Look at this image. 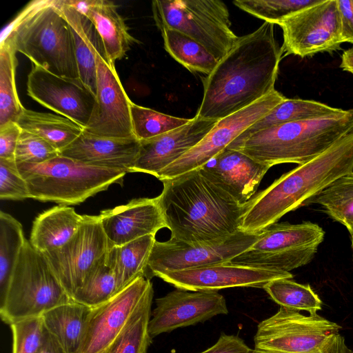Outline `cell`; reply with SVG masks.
<instances>
[{"label":"cell","instance_id":"cell-22","mask_svg":"<svg viewBox=\"0 0 353 353\" xmlns=\"http://www.w3.org/2000/svg\"><path fill=\"white\" fill-rule=\"evenodd\" d=\"M270 168L241 151L226 148L201 170L212 181L244 205L255 194Z\"/></svg>","mask_w":353,"mask_h":353},{"label":"cell","instance_id":"cell-48","mask_svg":"<svg viewBox=\"0 0 353 353\" xmlns=\"http://www.w3.org/2000/svg\"><path fill=\"white\" fill-rule=\"evenodd\" d=\"M351 242H352V250H353V235L351 236Z\"/></svg>","mask_w":353,"mask_h":353},{"label":"cell","instance_id":"cell-5","mask_svg":"<svg viewBox=\"0 0 353 353\" xmlns=\"http://www.w3.org/2000/svg\"><path fill=\"white\" fill-rule=\"evenodd\" d=\"M0 43L51 73L79 77L72 34L54 0L28 3L3 28Z\"/></svg>","mask_w":353,"mask_h":353},{"label":"cell","instance_id":"cell-21","mask_svg":"<svg viewBox=\"0 0 353 353\" xmlns=\"http://www.w3.org/2000/svg\"><path fill=\"white\" fill-rule=\"evenodd\" d=\"M110 248L121 246L167 228L158 198L134 199L99 215Z\"/></svg>","mask_w":353,"mask_h":353},{"label":"cell","instance_id":"cell-29","mask_svg":"<svg viewBox=\"0 0 353 353\" xmlns=\"http://www.w3.org/2000/svg\"><path fill=\"white\" fill-rule=\"evenodd\" d=\"M155 241V235L150 234L110 248L108 254L114 268L117 293L137 278L145 277L148 259Z\"/></svg>","mask_w":353,"mask_h":353},{"label":"cell","instance_id":"cell-14","mask_svg":"<svg viewBox=\"0 0 353 353\" xmlns=\"http://www.w3.org/2000/svg\"><path fill=\"white\" fill-rule=\"evenodd\" d=\"M110 250L99 216L83 215L74 234L61 248L43 253L72 299L95 263Z\"/></svg>","mask_w":353,"mask_h":353},{"label":"cell","instance_id":"cell-18","mask_svg":"<svg viewBox=\"0 0 353 353\" xmlns=\"http://www.w3.org/2000/svg\"><path fill=\"white\" fill-rule=\"evenodd\" d=\"M141 276L106 302L91 308L77 353H101L122 332L149 286Z\"/></svg>","mask_w":353,"mask_h":353},{"label":"cell","instance_id":"cell-30","mask_svg":"<svg viewBox=\"0 0 353 353\" xmlns=\"http://www.w3.org/2000/svg\"><path fill=\"white\" fill-rule=\"evenodd\" d=\"M153 297L152 283L122 332L101 353H147L152 340L148 325Z\"/></svg>","mask_w":353,"mask_h":353},{"label":"cell","instance_id":"cell-35","mask_svg":"<svg viewBox=\"0 0 353 353\" xmlns=\"http://www.w3.org/2000/svg\"><path fill=\"white\" fill-rule=\"evenodd\" d=\"M116 294V277L108 252L92 266L83 285L72 296V301L93 308Z\"/></svg>","mask_w":353,"mask_h":353},{"label":"cell","instance_id":"cell-3","mask_svg":"<svg viewBox=\"0 0 353 353\" xmlns=\"http://www.w3.org/2000/svg\"><path fill=\"white\" fill-rule=\"evenodd\" d=\"M353 172V131L323 152L283 174L246 203L241 230L256 233L276 223L339 177Z\"/></svg>","mask_w":353,"mask_h":353},{"label":"cell","instance_id":"cell-17","mask_svg":"<svg viewBox=\"0 0 353 353\" xmlns=\"http://www.w3.org/2000/svg\"><path fill=\"white\" fill-rule=\"evenodd\" d=\"M155 304L148 325L152 338L229 312L224 296L216 291L176 288L157 299Z\"/></svg>","mask_w":353,"mask_h":353},{"label":"cell","instance_id":"cell-47","mask_svg":"<svg viewBox=\"0 0 353 353\" xmlns=\"http://www.w3.org/2000/svg\"><path fill=\"white\" fill-rule=\"evenodd\" d=\"M340 68L353 75V47L343 51Z\"/></svg>","mask_w":353,"mask_h":353},{"label":"cell","instance_id":"cell-26","mask_svg":"<svg viewBox=\"0 0 353 353\" xmlns=\"http://www.w3.org/2000/svg\"><path fill=\"white\" fill-rule=\"evenodd\" d=\"M82 219L72 207L54 206L35 218L29 241L42 253L57 250L72 238Z\"/></svg>","mask_w":353,"mask_h":353},{"label":"cell","instance_id":"cell-33","mask_svg":"<svg viewBox=\"0 0 353 353\" xmlns=\"http://www.w3.org/2000/svg\"><path fill=\"white\" fill-rule=\"evenodd\" d=\"M310 203L320 205L330 217L353 235V172L333 181L305 205Z\"/></svg>","mask_w":353,"mask_h":353},{"label":"cell","instance_id":"cell-20","mask_svg":"<svg viewBox=\"0 0 353 353\" xmlns=\"http://www.w3.org/2000/svg\"><path fill=\"white\" fill-rule=\"evenodd\" d=\"M217 121L195 116L178 128L140 141V150L132 172H144L157 177L163 169L197 145Z\"/></svg>","mask_w":353,"mask_h":353},{"label":"cell","instance_id":"cell-40","mask_svg":"<svg viewBox=\"0 0 353 353\" xmlns=\"http://www.w3.org/2000/svg\"><path fill=\"white\" fill-rule=\"evenodd\" d=\"M10 327L12 332V353H39L46 333L41 316L19 321Z\"/></svg>","mask_w":353,"mask_h":353},{"label":"cell","instance_id":"cell-36","mask_svg":"<svg viewBox=\"0 0 353 353\" xmlns=\"http://www.w3.org/2000/svg\"><path fill=\"white\" fill-rule=\"evenodd\" d=\"M17 59L16 52L6 43H0V126L16 122L22 105L15 83Z\"/></svg>","mask_w":353,"mask_h":353},{"label":"cell","instance_id":"cell-32","mask_svg":"<svg viewBox=\"0 0 353 353\" xmlns=\"http://www.w3.org/2000/svg\"><path fill=\"white\" fill-rule=\"evenodd\" d=\"M165 50L192 72L209 75L218 60L199 43L174 29L161 30Z\"/></svg>","mask_w":353,"mask_h":353},{"label":"cell","instance_id":"cell-34","mask_svg":"<svg viewBox=\"0 0 353 353\" xmlns=\"http://www.w3.org/2000/svg\"><path fill=\"white\" fill-rule=\"evenodd\" d=\"M26 239L23 226L12 215L0 212V304L3 301L10 281Z\"/></svg>","mask_w":353,"mask_h":353},{"label":"cell","instance_id":"cell-49","mask_svg":"<svg viewBox=\"0 0 353 353\" xmlns=\"http://www.w3.org/2000/svg\"><path fill=\"white\" fill-rule=\"evenodd\" d=\"M352 353H353V350H352Z\"/></svg>","mask_w":353,"mask_h":353},{"label":"cell","instance_id":"cell-15","mask_svg":"<svg viewBox=\"0 0 353 353\" xmlns=\"http://www.w3.org/2000/svg\"><path fill=\"white\" fill-rule=\"evenodd\" d=\"M27 94L42 106L83 128L96 102V95L79 77L56 75L32 63L28 75Z\"/></svg>","mask_w":353,"mask_h":353},{"label":"cell","instance_id":"cell-37","mask_svg":"<svg viewBox=\"0 0 353 353\" xmlns=\"http://www.w3.org/2000/svg\"><path fill=\"white\" fill-rule=\"evenodd\" d=\"M263 289L280 307L316 314L322 309V301L309 284L296 283L291 279H280L268 283Z\"/></svg>","mask_w":353,"mask_h":353},{"label":"cell","instance_id":"cell-38","mask_svg":"<svg viewBox=\"0 0 353 353\" xmlns=\"http://www.w3.org/2000/svg\"><path fill=\"white\" fill-rule=\"evenodd\" d=\"M132 131L139 141L149 139L178 128L190 119L165 114L154 110L130 104Z\"/></svg>","mask_w":353,"mask_h":353},{"label":"cell","instance_id":"cell-1","mask_svg":"<svg viewBox=\"0 0 353 353\" xmlns=\"http://www.w3.org/2000/svg\"><path fill=\"white\" fill-rule=\"evenodd\" d=\"M283 52L274 35V24L264 22L238 37L232 49L203 80V97L195 115L219 121L274 90Z\"/></svg>","mask_w":353,"mask_h":353},{"label":"cell","instance_id":"cell-9","mask_svg":"<svg viewBox=\"0 0 353 353\" xmlns=\"http://www.w3.org/2000/svg\"><path fill=\"white\" fill-rule=\"evenodd\" d=\"M158 28L176 30L193 39L218 61L232 49L238 37L231 29L230 12L219 0H156L152 2Z\"/></svg>","mask_w":353,"mask_h":353},{"label":"cell","instance_id":"cell-46","mask_svg":"<svg viewBox=\"0 0 353 353\" xmlns=\"http://www.w3.org/2000/svg\"><path fill=\"white\" fill-rule=\"evenodd\" d=\"M39 353H67L57 339L46 330L45 341Z\"/></svg>","mask_w":353,"mask_h":353},{"label":"cell","instance_id":"cell-4","mask_svg":"<svg viewBox=\"0 0 353 353\" xmlns=\"http://www.w3.org/2000/svg\"><path fill=\"white\" fill-rule=\"evenodd\" d=\"M353 131V108L323 117L274 125L232 141L237 150L272 167L281 163L303 164Z\"/></svg>","mask_w":353,"mask_h":353},{"label":"cell","instance_id":"cell-44","mask_svg":"<svg viewBox=\"0 0 353 353\" xmlns=\"http://www.w3.org/2000/svg\"><path fill=\"white\" fill-rule=\"evenodd\" d=\"M199 353H252V349L239 336L221 333L214 345Z\"/></svg>","mask_w":353,"mask_h":353},{"label":"cell","instance_id":"cell-10","mask_svg":"<svg viewBox=\"0 0 353 353\" xmlns=\"http://www.w3.org/2000/svg\"><path fill=\"white\" fill-rule=\"evenodd\" d=\"M324 236L323 230L310 221L275 223L262 231L250 249L230 262L290 272L312 260Z\"/></svg>","mask_w":353,"mask_h":353},{"label":"cell","instance_id":"cell-2","mask_svg":"<svg viewBox=\"0 0 353 353\" xmlns=\"http://www.w3.org/2000/svg\"><path fill=\"white\" fill-rule=\"evenodd\" d=\"M162 182L157 198L171 239L210 243L241 231L246 203L238 202L201 169Z\"/></svg>","mask_w":353,"mask_h":353},{"label":"cell","instance_id":"cell-41","mask_svg":"<svg viewBox=\"0 0 353 353\" xmlns=\"http://www.w3.org/2000/svg\"><path fill=\"white\" fill-rule=\"evenodd\" d=\"M59 155V151L43 138L21 130L14 154V160L17 164L41 163Z\"/></svg>","mask_w":353,"mask_h":353},{"label":"cell","instance_id":"cell-31","mask_svg":"<svg viewBox=\"0 0 353 353\" xmlns=\"http://www.w3.org/2000/svg\"><path fill=\"white\" fill-rule=\"evenodd\" d=\"M341 108L309 99H288L245 130L234 141L242 140L260 130L289 122L312 119L339 112Z\"/></svg>","mask_w":353,"mask_h":353},{"label":"cell","instance_id":"cell-42","mask_svg":"<svg viewBox=\"0 0 353 353\" xmlns=\"http://www.w3.org/2000/svg\"><path fill=\"white\" fill-rule=\"evenodd\" d=\"M28 198V184L15 161L0 159V199L21 201Z\"/></svg>","mask_w":353,"mask_h":353},{"label":"cell","instance_id":"cell-8","mask_svg":"<svg viewBox=\"0 0 353 353\" xmlns=\"http://www.w3.org/2000/svg\"><path fill=\"white\" fill-rule=\"evenodd\" d=\"M71 301L45 254L26 239L6 297L0 304L1 320L10 325L19 321L41 316L49 310Z\"/></svg>","mask_w":353,"mask_h":353},{"label":"cell","instance_id":"cell-19","mask_svg":"<svg viewBox=\"0 0 353 353\" xmlns=\"http://www.w3.org/2000/svg\"><path fill=\"white\" fill-rule=\"evenodd\" d=\"M178 289L189 291H218L250 287L263 288L280 279L293 274L280 270L234 264L231 262L164 273L158 276Z\"/></svg>","mask_w":353,"mask_h":353},{"label":"cell","instance_id":"cell-25","mask_svg":"<svg viewBox=\"0 0 353 353\" xmlns=\"http://www.w3.org/2000/svg\"><path fill=\"white\" fill-rule=\"evenodd\" d=\"M94 26L104 48L110 65L125 56L134 42L137 41L129 32L125 20L117 6L108 0H93L83 14Z\"/></svg>","mask_w":353,"mask_h":353},{"label":"cell","instance_id":"cell-45","mask_svg":"<svg viewBox=\"0 0 353 353\" xmlns=\"http://www.w3.org/2000/svg\"><path fill=\"white\" fill-rule=\"evenodd\" d=\"M342 42L353 43V0H337Z\"/></svg>","mask_w":353,"mask_h":353},{"label":"cell","instance_id":"cell-23","mask_svg":"<svg viewBox=\"0 0 353 353\" xmlns=\"http://www.w3.org/2000/svg\"><path fill=\"white\" fill-rule=\"evenodd\" d=\"M140 141L127 138L99 137L85 131L59 152L84 163L132 172L140 150Z\"/></svg>","mask_w":353,"mask_h":353},{"label":"cell","instance_id":"cell-12","mask_svg":"<svg viewBox=\"0 0 353 353\" xmlns=\"http://www.w3.org/2000/svg\"><path fill=\"white\" fill-rule=\"evenodd\" d=\"M283 31L284 56L301 58L332 52L343 43L337 0H320L278 23Z\"/></svg>","mask_w":353,"mask_h":353},{"label":"cell","instance_id":"cell-24","mask_svg":"<svg viewBox=\"0 0 353 353\" xmlns=\"http://www.w3.org/2000/svg\"><path fill=\"white\" fill-rule=\"evenodd\" d=\"M54 2L68 23L72 34L79 78L96 95V54L104 50L101 37L85 15L65 4L62 0H54Z\"/></svg>","mask_w":353,"mask_h":353},{"label":"cell","instance_id":"cell-11","mask_svg":"<svg viewBox=\"0 0 353 353\" xmlns=\"http://www.w3.org/2000/svg\"><path fill=\"white\" fill-rule=\"evenodd\" d=\"M261 233L241 230L210 243L192 244L171 239L163 242L156 240L148 259L145 278L150 279L167 272L230 262L250 249Z\"/></svg>","mask_w":353,"mask_h":353},{"label":"cell","instance_id":"cell-43","mask_svg":"<svg viewBox=\"0 0 353 353\" xmlns=\"http://www.w3.org/2000/svg\"><path fill=\"white\" fill-rule=\"evenodd\" d=\"M21 130L16 122L0 126V159L15 161V150Z\"/></svg>","mask_w":353,"mask_h":353},{"label":"cell","instance_id":"cell-28","mask_svg":"<svg viewBox=\"0 0 353 353\" xmlns=\"http://www.w3.org/2000/svg\"><path fill=\"white\" fill-rule=\"evenodd\" d=\"M17 123L21 130L43 138L59 152L72 143L83 131V127L68 118L25 108Z\"/></svg>","mask_w":353,"mask_h":353},{"label":"cell","instance_id":"cell-7","mask_svg":"<svg viewBox=\"0 0 353 353\" xmlns=\"http://www.w3.org/2000/svg\"><path fill=\"white\" fill-rule=\"evenodd\" d=\"M341 328L318 314L280 307L258 324L252 353H352Z\"/></svg>","mask_w":353,"mask_h":353},{"label":"cell","instance_id":"cell-39","mask_svg":"<svg viewBox=\"0 0 353 353\" xmlns=\"http://www.w3.org/2000/svg\"><path fill=\"white\" fill-rule=\"evenodd\" d=\"M320 0H234L233 3L245 12L273 24H277L298 11Z\"/></svg>","mask_w":353,"mask_h":353},{"label":"cell","instance_id":"cell-27","mask_svg":"<svg viewBox=\"0 0 353 353\" xmlns=\"http://www.w3.org/2000/svg\"><path fill=\"white\" fill-rule=\"evenodd\" d=\"M90 310V307L71 301L49 310L41 316L46 330L57 339L64 350L77 353Z\"/></svg>","mask_w":353,"mask_h":353},{"label":"cell","instance_id":"cell-16","mask_svg":"<svg viewBox=\"0 0 353 353\" xmlns=\"http://www.w3.org/2000/svg\"><path fill=\"white\" fill-rule=\"evenodd\" d=\"M96 102L83 130L104 137L127 138L132 131L130 104L115 66L110 65L104 50L96 54Z\"/></svg>","mask_w":353,"mask_h":353},{"label":"cell","instance_id":"cell-6","mask_svg":"<svg viewBox=\"0 0 353 353\" xmlns=\"http://www.w3.org/2000/svg\"><path fill=\"white\" fill-rule=\"evenodd\" d=\"M17 167L27 182L30 198L68 206L81 203L113 183L122 185L127 174L61 155L37 164L18 163Z\"/></svg>","mask_w":353,"mask_h":353},{"label":"cell","instance_id":"cell-13","mask_svg":"<svg viewBox=\"0 0 353 353\" xmlns=\"http://www.w3.org/2000/svg\"><path fill=\"white\" fill-rule=\"evenodd\" d=\"M285 99L274 90L250 105L219 120L197 145L163 169L157 178L162 181L201 169L245 130Z\"/></svg>","mask_w":353,"mask_h":353}]
</instances>
